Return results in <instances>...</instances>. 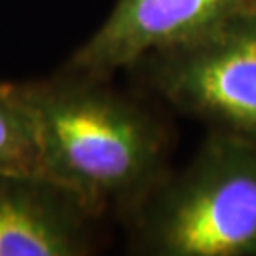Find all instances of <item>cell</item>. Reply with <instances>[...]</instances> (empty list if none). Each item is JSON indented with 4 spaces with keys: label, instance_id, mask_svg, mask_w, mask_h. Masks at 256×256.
<instances>
[{
    "label": "cell",
    "instance_id": "obj_1",
    "mask_svg": "<svg viewBox=\"0 0 256 256\" xmlns=\"http://www.w3.org/2000/svg\"><path fill=\"white\" fill-rule=\"evenodd\" d=\"M28 118L42 174L78 194L99 216L133 218L165 180V137L146 110L108 78L61 68L14 82Z\"/></svg>",
    "mask_w": 256,
    "mask_h": 256
},
{
    "label": "cell",
    "instance_id": "obj_2",
    "mask_svg": "<svg viewBox=\"0 0 256 256\" xmlns=\"http://www.w3.org/2000/svg\"><path fill=\"white\" fill-rule=\"evenodd\" d=\"M131 222L137 252L256 256V140L218 129Z\"/></svg>",
    "mask_w": 256,
    "mask_h": 256
},
{
    "label": "cell",
    "instance_id": "obj_3",
    "mask_svg": "<svg viewBox=\"0 0 256 256\" xmlns=\"http://www.w3.org/2000/svg\"><path fill=\"white\" fill-rule=\"evenodd\" d=\"M131 68L178 110L256 140V4Z\"/></svg>",
    "mask_w": 256,
    "mask_h": 256
},
{
    "label": "cell",
    "instance_id": "obj_4",
    "mask_svg": "<svg viewBox=\"0 0 256 256\" xmlns=\"http://www.w3.org/2000/svg\"><path fill=\"white\" fill-rule=\"evenodd\" d=\"M256 0H116L64 68L110 78L144 57L202 36Z\"/></svg>",
    "mask_w": 256,
    "mask_h": 256
},
{
    "label": "cell",
    "instance_id": "obj_5",
    "mask_svg": "<svg viewBox=\"0 0 256 256\" xmlns=\"http://www.w3.org/2000/svg\"><path fill=\"white\" fill-rule=\"evenodd\" d=\"M99 218L52 178L0 171V256L92 254Z\"/></svg>",
    "mask_w": 256,
    "mask_h": 256
},
{
    "label": "cell",
    "instance_id": "obj_6",
    "mask_svg": "<svg viewBox=\"0 0 256 256\" xmlns=\"http://www.w3.org/2000/svg\"><path fill=\"white\" fill-rule=\"evenodd\" d=\"M0 171L44 176L32 129L14 82L0 84Z\"/></svg>",
    "mask_w": 256,
    "mask_h": 256
}]
</instances>
